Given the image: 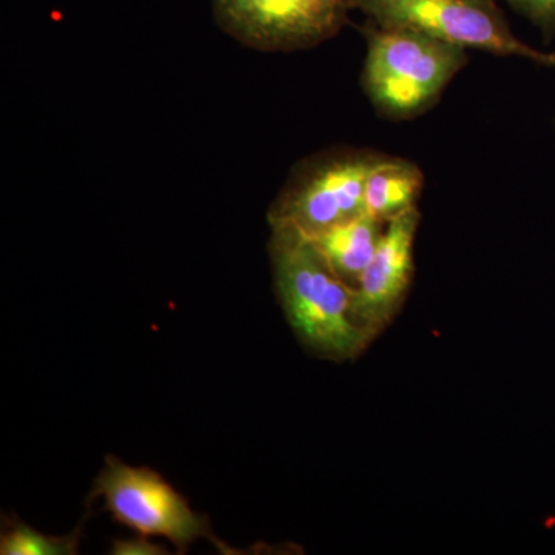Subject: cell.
I'll list each match as a JSON object with an SVG mask.
<instances>
[{
    "mask_svg": "<svg viewBox=\"0 0 555 555\" xmlns=\"http://www.w3.org/2000/svg\"><path fill=\"white\" fill-rule=\"evenodd\" d=\"M98 496L120 525L141 535L166 537L178 554L201 539L214 543L222 554H235L215 537L207 516L195 513L188 499L150 467L129 466L108 455L87 500L93 502Z\"/></svg>",
    "mask_w": 555,
    "mask_h": 555,
    "instance_id": "3957f363",
    "label": "cell"
},
{
    "mask_svg": "<svg viewBox=\"0 0 555 555\" xmlns=\"http://www.w3.org/2000/svg\"><path fill=\"white\" fill-rule=\"evenodd\" d=\"M385 229V222L364 211L309 238L331 269L353 288L371 264Z\"/></svg>",
    "mask_w": 555,
    "mask_h": 555,
    "instance_id": "ba28073f",
    "label": "cell"
},
{
    "mask_svg": "<svg viewBox=\"0 0 555 555\" xmlns=\"http://www.w3.org/2000/svg\"><path fill=\"white\" fill-rule=\"evenodd\" d=\"M385 155L341 152L306 164L269 214L270 228H292L313 236L364 214V190Z\"/></svg>",
    "mask_w": 555,
    "mask_h": 555,
    "instance_id": "5b68a950",
    "label": "cell"
},
{
    "mask_svg": "<svg viewBox=\"0 0 555 555\" xmlns=\"http://www.w3.org/2000/svg\"><path fill=\"white\" fill-rule=\"evenodd\" d=\"M425 177L415 164L385 156L369 175L364 211L378 221H392L416 208Z\"/></svg>",
    "mask_w": 555,
    "mask_h": 555,
    "instance_id": "9c48e42d",
    "label": "cell"
},
{
    "mask_svg": "<svg viewBox=\"0 0 555 555\" xmlns=\"http://www.w3.org/2000/svg\"><path fill=\"white\" fill-rule=\"evenodd\" d=\"M511 9L532 22L546 38L555 35V0H506Z\"/></svg>",
    "mask_w": 555,
    "mask_h": 555,
    "instance_id": "8fae6325",
    "label": "cell"
},
{
    "mask_svg": "<svg viewBox=\"0 0 555 555\" xmlns=\"http://www.w3.org/2000/svg\"><path fill=\"white\" fill-rule=\"evenodd\" d=\"M112 554L118 555H158L166 554L160 546L152 545L147 537L139 534L137 539L118 540L113 543Z\"/></svg>",
    "mask_w": 555,
    "mask_h": 555,
    "instance_id": "7c38bea8",
    "label": "cell"
},
{
    "mask_svg": "<svg viewBox=\"0 0 555 555\" xmlns=\"http://www.w3.org/2000/svg\"><path fill=\"white\" fill-rule=\"evenodd\" d=\"M466 61L463 47L375 25L367 33L364 90L383 115L412 118L436 104Z\"/></svg>",
    "mask_w": 555,
    "mask_h": 555,
    "instance_id": "7a4b0ae2",
    "label": "cell"
},
{
    "mask_svg": "<svg viewBox=\"0 0 555 555\" xmlns=\"http://www.w3.org/2000/svg\"><path fill=\"white\" fill-rule=\"evenodd\" d=\"M80 526L69 535L54 537L40 534L20 518L7 520L0 539L2 555H73L78 554Z\"/></svg>",
    "mask_w": 555,
    "mask_h": 555,
    "instance_id": "30bf717a",
    "label": "cell"
},
{
    "mask_svg": "<svg viewBox=\"0 0 555 555\" xmlns=\"http://www.w3.org/2000/svg\"><path fill=\"white\" fill-rule=\"evenodd\" d=\"M219 27L244 46L294 51L334 38L352 0H211Z\"/></svg>",
    "mask_w": 555,
    "mask_h": 555,
    "instance_id": "8992f818",
    "label": "cell"
},
{
    "mask_svg": "<svg viewBox=\"0 0 555 555\" xmlns=\"http://www.w3.org/2000/svg\"><path fill=\"white\" fill-rule=\"evenodd\" d=\"M416 208L387 222L382 243L352 292V317L374 339L401 308L414 275Z\"/></svg>",
    "mask_w": 555,
    "mask_h": 555,
    "instance_id": "52a82bcc",
    "label": "cell"
},
{
    "mask_svg": "<svg viewBox=\"0 0 555 555\" xmlns=\"http://www.w3.org/2000/svg\"><path fill=\"white\" fill-rule=\"evenodd\" d=\"M352 7L377 27L423 33L463 49L555 67V53H542L513 35L495 0H352Z\"/></svg>",
    "mask_w": 555,
    "mask_h": 555,
    "instance_id": "277c9868",
    "label": "cell"
},
{
    "mask_svg": "<svg viewBox=\"0 0 555 555\" xmlns=\"http://www.w3.org/2000/svg\"><path fill=\"white\" fill-rule=\"evenodd\" d=\"M269 250L278 299L299 341L328 360L361 356L372 339L353 320V288L331 269L309 236L272 228Z\"/></svg>",
    "mask_w": 555,
    "mask_h": 555,
    "instance_id": "6da1fadb",
    "label": "cell"
}]
</instances>
